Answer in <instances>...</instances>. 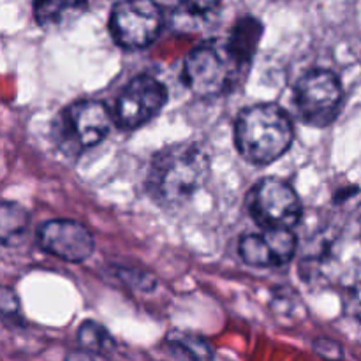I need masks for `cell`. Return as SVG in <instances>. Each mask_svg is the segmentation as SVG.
I'll return each instance as SVG.
<instances>
[{
    "label": "cell",
    "instance_id": "1",
    "mask_svg": "<svg viewBox=\"0 0 361 361\" xmlns=\"http://www.w3.org/2000/svg\"><path fill=\"white\" fill-rule=\"evenodd\" d=\"M210 178V157L194 141L169 145L152 157L147 192L166 210L189 203Z\"/></svg>",
    "mask_w": 361,
    "mask_h": 361
},
{
    "label": "cell",
    "instance_id": "2",
    "mask_svg": "<svg viewBox=\"0 0 361 361\" xmlns=\"http://www.w3.org/2000/svg\"><path fill=\"white\" fill-rule=\"evenodd\" d=\"M293 140L291 118L277 104L250 106L236 118V150L250 164L264 166L277 161L289 150Z\"/></svg>",
    "mask_w": 361,
    "mask_h": 361
},
{
    "label": "cell",
    "instance_id": "3",
    "mask_svg": "<svg viewBox=\"0 0 361 361\" xmlns=\"http://www.w3.org/2000/svg\"><path fill=\"white\" fill-rule=\"evenodd\" d=\"M238 73L240 66L229 55L226 42L208 41L185 56L182 80L197 97H219L236 83Z\"/></svg>",
    "mask_w": 361,
    "mask_h": 361
},
{
    "label": "cell",
    "instance_id": "4",
    "mask_svg": "<svg viewBox=\"0 0 361 361\" xmlns=\"http://www.w3.org/2000/svg\"><path fill=\"white\" fill-rule=\"evenodd\" d=\"M113 116L106 104L85 99L67 106L55 123L56 145L67 155H80L106 140Z\"/></svg>",
    "mask_w": 361,
    "mask_h": 361
},
{
    "label": "cell",
    "instance_id": "5",
    "mask_svg": "<svg viewBox=\"0 0 361 361\" xmlns=\"http://www.w3.org/2000/svg\"><path fill=\"white\" fill-rule=\"evenodd\" d=\"M344 90L341 80L328 69H312L303 74L295 85L293 101L305 123L328 127L341 111Z\"/></svg>",
    "mask_w": 361,
    "mask_h": 361
},
{
    "label": "cell",
    "instance_id": "6",
    "mask_svg": "<svg viewBox=\"0 0 361 361\" xmlns=\"http://www.w3.org/2000/svg\"><path fill=\"white\" fill-rule=\"evenodd\" d=\"M164 25L161 6L154 0H120L109 16V32L120 48L143 49L159 37Z\"/></svg>",
    "mask_w": 361,
    "mask_h": 361
},
{
    "label": "cell",
    "instance_id": "7",
    "mask_svg": "<svg viewBox=\"0 0 361 361\" xmlns=\"http://www.w3.org/2000/svg\"><path fill=\"white\" fill-rule=\"evenodd\" d=\"M249 214L263 229H293L302 221V201L288 182L264 178L252 187L247 200Z\"/></svg>",
    "mask_w": 361,
    "mask_h": 361
},
{
    "label": "cell",
    "instance_id": "8",
    "mask_svg": "<svg viewBox=\"0 0 361 361\" xmlns=\"http://www.w3.org/2000/svg\"><path fill=\"white\" fill-rule=\"evenodd\" d=\"M166 102L168 90L164 85L150 74H140L120 92L113 118L122 129H137L155 118Z\"/></svg>",
    "mask_w": 361,
    "mask_h": 361
},
{
    "label": "cell",
    "instance_id": "9",
    "mask_svg": "<svg viewBox=\"0 0 361 361\" xmlns=\"http://www.w3.org/2000/svg\"><path fill=\"white\" fill-rule=\"evenodd\" d=\"M37 243L44 252L67 263H83L95 249L90 229L69 219H53L44 222L37 229Z\"/></svg>",
    "mask_w": 361,
    "mask_h": 361
},
{
    "label": "cell",
    "instance_id": "10",
    "mask_svg": "<svg viewBox=\"0 0 361 361\" xmlns=\"http://www.w3.org/2000/svg\"><path fill=\"white\" fill-rule=\"evenodd\" d=\"M238 254L249 267H284L296 254V235L293 229H263V233H250L240 240Z\"/></svg>",
    "mask_w": 361,
    "mask_h": 361
},
{
    "label": "cell",
    "instance_id": "11",
    "mask_svg": "<svg viewBox=\"0 0 361 361\" xmlns=\"http://www.w3.org/2000/svg\"><path fill=\"white\" fill-rule=\"evenodd\" d=\"M87 11V0H34V18L48 32L66 30Z\"/></svg>",
    "mask_w": 361,
    "mask_h": 361
},
{
    "label": "cell",
    "instance_id": "12",
    "mask_svg": "<svg viewBox=\"0 0 361 361\" xmlns=\"http://www.w3.org/2000/svg\"><path fill=\"white\" fill-rule=\"evenodd\" d=\"M261 35H263V23L257 18L247 16L235 23L228 41H226V48L233 60L238 63L240 69L252 62Z\"/></svg>",
    "mask_w": 361,
    "mask_h": 361
},
{
    "label": "cell",
    "instance_id": "13",
    "mask_svg": "<svg viewBox=\"0 0 361 361\" xmlns=\"http://www.w3.org/2000/svg\"><path fill=\"white\" fill-rule=\"evenodd\" d=\"M30 226V215L21 204L4 201L0 208V240L4 247H14L23 242Z\"/></svg>",
    "mask_w": 361,
    "mask_h": 361
},
{
    "label": "cell",
    "instance_id": "14",
    "mask_svg": "<svg viewBox=\"0 0 361 361\" xmlns=\"http://www.w3.org/2000/svg\"><path fill=\"white\" fill-rule=\"evenodd\" d=\"M166 342H168L169 349L183 361H212L214 358L212 345L200 335L175 330L168 334Z\"/></svg>",
    "mask_w": 361,
    "mask_h": 361
},
{
    "label": "cell",
    "instance_id": "15",
    "mask_svg": "<svg viewBox=\"0 0 361 361\" xmlns=\"http://www.w3.org/2000/svg\"><path fill=\"white\" fill-rule=\"evenodd\" d=\"M78 342L85 351L95 353V355L108 356L115 351V341L102 324L95 321H85L78 330Z\"/></svg>",
    "mask_w": 361,
    "mask_h": 361
},
{
    "label": "cell",
    "instance_id": "16",
    "mask_svg": "<svg viewBox=\"0 0 361 361\" xmlns=\"http://www.w3.org/2000/svg\"><path fill=\"white\" fill-rule=\"evenodd\" d=\"M221 0H180L178 13L185 18H203L210 14Z\"/></svg>",
    "mask_w": 361,
    "mask_h": 361
},
{
    "label": "cell",
    "instance_id": "17",
    "mask_svg": "<svg viewBox=\"0 0 361 361\" xmlns=\"http://www.w3.org/2000/svg\"><path fill=\"white\" fill-rule=\"evenodd\" d=\"M314 351L321 356V358L328 361H338L342 360V348L338 342L331 341V338H317L314 341Z\"/></svg>",
    "mask_w": 361,
    "mask_h": 361
},
{
    "label": "cell",
    "instance_id": "18",
    "mask_svg": "<svg viewBox=\"0 0 361 361\" xmlns=\"http://www.w3.org/2000/svg\"><path fill=\"white\" fill-rule=\"evenodd\" d=\"M0 309H2L4 317H16L20 314V300H18L16 293L11 288H4L2 295H0Z\"/></svg>",
    "mask_w": 361,
    "mask_h": 361
},
{
    "label": "cell",
    "instance_id": "19",
    "mask_svg": "<svg viewBox=\"0 0 361 361\" xmlns=\"http://www.w3.org/2000/svg\"><path fill=\"white\" fill-rule=\"evenodd\" d=\"M67 361H106V356L95 355V353L80 349V351L71 353V355L67 356Z\"/></svg>",
    "mask_w": 361,
    "mask_h": 361
}]
</instances>
